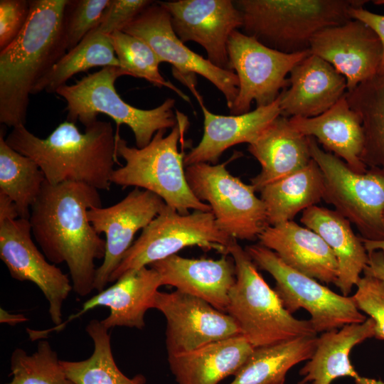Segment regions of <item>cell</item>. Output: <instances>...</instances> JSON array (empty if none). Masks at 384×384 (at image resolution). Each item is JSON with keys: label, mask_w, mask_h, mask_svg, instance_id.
<instances>
[{"label": "cell", "mask_w": 384, "mask_h": 384, "mask_svg": "<svg viewBox=\"0 0 384 384\" xmlns=\"http://www.w3.org/2000/svg\"><path fill=\"white\" fill-rule=\"evenodd\" d=\"M228 53L230 69L235 71L239 82L237 97L230 109L232 115L250 112L254 101L257 107L274 102L289 86L287 75L310 54L272 49L238 30L229 37Z\"/></svg>", "instance_id": "cell-13"}, {"label": "cell", "mask_w": 384, "mask_h": 384, "mask_svg": "<svg viewBox=\"0 0 384 384\" xmlns=\"http://www.w3.org/2000/svg\"><path fill=\"white\" fill-rule=\"evenodd\" d=\"M365 0H238L243 33L278 51H309L320 31L351 19Z\"/></svg>", "instance_id": "cell-5"}, {"label": "cell", "mask_w": 384, "mask_h": 384, "mask_svg": "<svg viewBox=\"0 0 384 384\" xmlns=\"http://www.w3.org/2000/svg\"><path fill=\"white\" fill-rule=\"evenodd\" d=\"M6 142L18 153L33 160L48 183L80 182L108 191L117 162L115 135L110 122L97 120L79 131L75 123L60 124L45 139L30 132L25 125L12 129Z\"/></svg>", "instance_id": "cell-3"}, {"label": "cell", "mask_w": 384, "mask_h": 384, "mask_svg": "<svg viewBox=\"0 0 384 384\" xmlns=\"http://www.w3.org/2000/svg\"><path fill=\"white\" fill-rule=\"evenodd\" d=\"M85 331L93 343V351L87 359L60 360L66 375L75 384H145L146 378L137 374L129 378L117 367L112 353L111 336L101 320L92 319Z\"/></svg>", "instance_id": "cell-33"}, {"label": "cell", "mask_w": 384, "mask_h": 384, "mask_svg": "<svg viewBox=\"0 0 384 384\" xmlns=\"http://www.w3.org/2000/svg\"><path fill=\"white\" fill-rule=\"evenodd\" d=\"M309 53L331 64L345 78L347 91H351L378 74L383 47L373 29L351 18L315 34Z\"/></svg>", "instance_id": "cell-18"}, {"label": "cell", "mask_w": 384, "mask_h": 384, "mask_svg": "<svg viewBox=\"0 0 384 384\" xmlns=\"http://www.w3.org/2000/svg\"><path fill=\"white\" fill-rule=\"evenodd\" d=\"M306 384H311V383H306Z\"/></svg>", "instance_id": "cell-48"}, {"label": "cell", "mask_w": 384, "mask_h": 384, "mask_svg": "<svg viewBox=\"0 0 384 384\" xmlns=\"http://www.w3.org/2000/svg\"><path fill=\"white\" fill-rule=\"evenodd\" d=\"M98 191L80 182L52 185L46 180L28 219L43 255L54 265L66 264L73 290L80 297L95 289V262L105 254V240L87 215L90 208L102 207Z\"/></svg>", "instance_id": "cell-1"}, {"label": "cell", "mask_w": 384, "mask_h": 384, "mask_svg": "<svg viewBox=\"0 0 384 384\" xmlns=\"http://www.w3.org/2000/svg\"><path fill=\"white\" fill-rule=\"evenodd\" d=\"M309 138L294 129L288 117L273 120L247 148L261 166L251 179L255 191L306 166L312 159Z\"/></svg>", "instance_id": "cell-24"}, {"label": "cell", "mask_w": 384, "mask_h": 384, "mask_svg": "<svg viewBox=\"0 0 384 384\" xmlns=\"http://www.w3.org/2000/svg\"><path fill=\"white\" fill-rule=\"evenodd\" d=\"M30 13V1H0V50L9 46L26 25Z\"/></svg>", "instance_id": "cell-39"}, {"label": "cell", "mask_w": 384, "mask_h": 384, "mask_svg": "<svg viewBox=\"0 0 384 384\" xmlns=\"http://www.w3.org/2000/svg\"><path fill=\"white\" fill-rule=\"evenodd\" d=\"M111 40L119 68L125 75L143 78L159 87L169 88L190 102L186 94L161 75L159 69L161 61L146 42L122 31L112 33Z\"/></svg>", "instance_id": "cell-35"}, {"label": "cell", "mask_w": 384, "mask_h": 384, "mask_svg": "<svg viewBox=\"0 0 384 384\" xmlns=\"http://www.w3.org/2000/svg\"><path fill=\"white\" fill-rule=\"evenodd\" d=\"M28 319L22 314H11L4 309H0V322L14 326L27 321Z\"/></svg>", "instance_id": "cell-44"}, {"label": "cell", "mask_w": 384, "mask_h": 384, "mask_svg": "<svg viewBox=\"0 0 384 384\" xmlns=\"http://www.w3.org/2000/svg\"><path fill=\"white\" fill-rule=\"evenodd\" d=\"M279 96L272 104L238 115H219L200 104L203 114V134L198 144L186 154L184 166L216 164L228 148L253 143L266 127L281 115Z\"/></svg>", "instance_id": "cell-23"}, {"label": "cell", "mask_w": 384, "mask_h": 384, "mask_svg": "<svg viewBox=\"0 0 384 384\" xmlns=\"http://www.w3.org/2000/svg\"><path fill=\"white\" fill-rule=\"evenodd\" d=\"M245 250L257 267L274 279V289L284 309L291 314L299 309L306 310L316 334L367 319L357 308L352 296L331 291L316 279L285 264L272 250L260 243L246 246Z\"/></svg>", "instance_id": "cell-11"}, {"label": "cell", "mask_w": 384, "mask_h": 384, "mask_svg": "<svg viewBox=\"0 0 384 384\" xmlns=\"http://www.w3.org/2000/svg\"><path fill=\"white\" fill-rule=\"evenodd\" d=\"M95 67H119L111 35L96 28L52 66L36 82L31 94L55 93L74 75Z\"/></svg>", "instance_id": "cell-32"}, {"label": "cell", "mask_w": 384, "mask_h": 384, "mask_svg": "<svg viewBox=\"0 0 384 384\" xmlns=\"http://www.w3.org/2000/svg\"><path fill=\"white\" fill-rule=\"evenodd\" d=\"M122 31L143 40L161 63L172 65L174 77L190 89L199 104L203 102L196 89V74L214 85L223 94L228 108L232 107L239 88L235 73L216 67L188 48L174 33L169 14L157 1L147 6Z\"/></svg>", "instance_id": "cell-12"}, {"label": "cell", "mask_w": 384, "mask_h": 384, "mask_svg": "<svg viewBox=\"0 0 384 384\" xmlns=\"http://www.w3.org/2000/svg\"><path fill=\"white\" fill-rule=\"evenodd\" d=\"M383 220H384V213H383Z\"/></svg>", "instance_id": "cell-47"}, {"label": "cell", "mask_w": 384, "mask_h": 384, "mask_svg": "<svg viewBox=\"0 0 384 384\" xmlns=\"http://www.w3.org/2000/svg\"><path fill=\"white\" fill-rule=\"evenodd\" d=\"M166 206L158 195L134 188L122 200L106 208L88 210L95 231L105 235V254L97 268L94 288L105 289L109 279L133 244L136 233L145 228Z\"/></svg>", "instance_id": "cell-16"}, {"label": "cell", "mask_w": 384, "mask_h": 384, "mask_svg": "<svg viewBox=\"0 0 384 384\" xmlns=\"http://www.w3.org/2000/svg\"><path fill=\"white\" fill-rule=\"evenodd\" d=\"M239 156L235 152L222 164L186 166V178L194 196L210 206L222 231L236 240H254L269 226L267 210L252 186L228 171V164Z\"/></svg>", "instance_id": "cell-9"}, {"label": "cell", "mask_w": 384, "mask_h": 384, "mask_svg": "<svg viewBox=\"0 0 384 384\" xmlns=\"http://www.w3.org/2000/svg\"><path fill=\"white\" fill-rule=\"evenodd\" d=\"M228 253L235 262L236 279L229 292L226 313L254 348L317 335L309 319H298L284 309L274 289L236 239Z\"/></svg>", "instance_id": "cell-6"}, {"label": "cell", "mask_w": 384, "mask_h": 384, "mask_svg": "<svg viewBox=\"0 0 384 384\" xmlns=\"http://www.w3.org/2000/svg\"><path fill=\"white\" fill-rule=\"evenodd\" d=\"M0 258L13 279L28 281L38 287L48 303L52 322L55 326L61 324L63 305L73 290L72 282L36 247L28 219L0 223Z\"/></svg>", "instance_id": "cell-15"}, {"label": "cell", "mask_w": 384, "mask_h": 384, "mask_svg": "<svg viewBox=\"0 0 384 384\" xmlns=\"http://www.w3.org/2000/svg\"><path fill=\"white\" fill-rule=\"evenodd\" d=\"M153 2L150 0H110L96 28L110 35L122 31Z\"/></svg>", "instance_id": "cell-40"}, {"label": "cell", "mask_w": 384, "mask_h": 384, "mask_svg": "<svg viewBox=\"0 0 384 384\" xmlns=\"http://www.w3.org/2000/svg\"><path fill=\"white\" fill-rule=\"evenodd\" d=\"M345 98L361 122V161L368 169L384 171V74H377L347 91Z\"/></svg>", "instance_id": "cell-31"}, {"label": "cell", "mask_w": 384, "mask_h": 384, "mask_svg": "<svg viewBox=\"0 0 384 384\" xmlns=\"http://www.w3.org/2000/svg\"><path fill=\"white\" fill-rule=\"evenodd\" d=\"M361 240L368 253H370L375 251H381L384 253V240H370L361 238Z\"/></svg>", "instance_id": "cell-45"}, {"label": "cell", "mask_w": 384, "mask_h": 384, "mask_svg": "<svg viewBox=\"0 0 384 384\" xmlns=\"http://www.w3.org/2000/svg\"><path fill=\"white\" fill-rule=\"evenodd\" d=\"M289 87L279 95L281 115L314 117L334 105L347 92L345 78L331 64L309 54L290 71Z\"/></svg>", "instance_id": "cell-20"}, {"label": "cell", "mask_w": 384, "mask_h": 384, "mask_svg": "<svg viewBox=\"0 0 384 384\" xmlns=\"http://www.w3.org/2000/svg\"><path fill=\"white\" fill-rule=\"evenodd\" d=\"M351 16L352 18L366 23L379 37L383 47V55L378 74H384V15L373 13L363 6H358L351 9Z\"/></svg>", "instance_id": "cell-41"}, {"label": "cell", "mask_w": 384, "mask_h": 384, "mask_svg": "<svg viewBox=\"0 0 384 384\" xmlns=\"http://www.w3.org/2000/svg\"><path fill=\"white\" fill-rule=\"evenodd\" d=\"M50 343L40 339L36 351L28 355L17 348L10 358V382L6 384H75L65 373Z\"/></svg>", "instance_id": "cell-36"}, {"label": "cell", "mask_w": 384, "mask_h": 384, "mask_svg": "<svg viewBox=\"0 0 384 384\" xmlns=\"http://www.w3.org/2000/svg\"><path fill=\"white\" fill-rule=\"evenodd\" d=\"M289 120L297 132L314 137L354 172L364 174L367 171L368 168L361 159L364 142L361 122L350 107L345 95L318 116L292 117Z\"/></svg>", "instance_id": "cell-25"}, {"label": "cell", "mask_w": 384, "mask_h": 384, "mask_svg": "<svg viewBox=\"0 0 384 384\" xmlns=\"http://www.w3.org/2000/svg\"><path fill=\"white\" fill-rule=\"evenodd\" d=\"M69 0H31L28 21L0 50V122L25 125L36 82L66 53L63 18Z\"/></svg>", "instance_id": "cell-2"}, {"label": "cell", "mask_w": 384, "mask_h": 384, "mask_svg": "<svg viewBox=\"0 0 384 384\" xmlns=\"http://www.w3.org/2000/svg\"><path fill=\"white\" fill-rule=\"evenodd\" d=\"M322 172L312 159L302 169L270 183L260 191L269 225L293 220L300 211L323 200Z\"/></svg>", "instance_id": "cell-29"}, {"label": "cell", "mask_w": 384, "mask_h": 384, "mask_svg": "<svg viewBox=\"0 0 384 384\" xmlns=\"http://www.w3.org/2000/svg\"><path fill=\"white\" fill-rule=\"evenodd\" d=\"M149 267L160 275L162 285L205 300L226 312L229 292L235 282V265L232 256L220 259H191L173 255Z\"/></svg>", "instance_id": "cell-21"}, {"label": "cell", "mask_w": 384, "mask_h": 384, "mask_svg": "<svg viewBox=\"0 0 384 384\" xmlns=\"http://www.w3.org/2000/svg\"><path fill=\"white\" fill-rule=\"evenodd\" d=\"M177 123L170 133L158 131L143 148L129 146L119 134H115V153L122 158L124 166L114 169L112 183L123 188L134 186L151 191L172 209L182 215L189 210L211 212L210 206L198 200L191 191L186 178L183 149L178 143L184 139L188 128L187 117L176 112Z\"/></svg>", "instance_id": "cell-4"}, {"label": "cell", "mask_w": 384, "mask_h": 384, "mask_svg": "<svg viewBox=\"0 0 384 384\" xmlns=\"http://www.w3.org/2000/svg\"><path fill=\"white\" fill-rule=\"evenodd\" d=\"M352 296L357 308L375 323V336L384 341V280L363 272Z\"/></svg>", "instance_id": "cell-38"}, {"label": "cell", "mask_w": 384, "mask_h": 384, "mask_svg": "<svg viewBox=\"0 0 384 384\" xmlns=\"http://www.w3.org/2000/svg\"><path fill=\"white\" fill-rule=\"evenodd\" d=\"M369 260L363 272L384 280V253L375 251L368 253Z\"/></svg>", "instance_id": "cell-42"}, {"label": "cell", "mask_w": 384, "mask_h": 384, "mask_svg": "<svg viewBox=\"0 0 384 384\" xmlns=\"http://www.w3.org/2000/svg\"><path fill=\"white\" fill-rule=\"evenodd\" d=\"M375 336V323L368 318L362 323L325 331L317 337L316 349L301 368L299 384H331L340 377H351L358 383L363 377L355 370L349 354L355 346Z\"/></svg>", "instance_id": "cell-28"}, {"label": "cell", "mask_w": 384, "mask_h": 384, "mask_svg": "<svg viewBox=\"0 0 384 384\" xmlns=\"http://www.w3.org/2000/svg\"><path fill=\"white\" fill-rule=\"evenodd\" d=\"M253 348L242 335H238L188 353L168 356V362L178 384H218L235 375Z\"/></svg>", "instance_id": "cell-27"}, {"label": "cell", "mask_w": 384, "mask_h": 384, "mask_svg": "<svg viewBox=\"0 0 384 384\" xmlns=\"http://www.w3.org/2000/svg\"><path fill=\"white\" fill-rule=\"evenodd\" d=\"M317 336L255 347L229 384H284L287 372L313 355Z\"/></svg>", "instance_id": "cell-30"}, {"label": "cell", "mask_w": 384, "mask_h": 384, "mask_svg": "<svg viewBox=\"0 0 384 384\" xmlns=\"http://www.w3.org/2000/svg\"><path fill=\"white\" fill-rule=\"evenodd\" d=\"M110 0L68 1L63 18V34L67 52L100 23Z\"/></svg>", "instance_id": "cell-37"}, {"label": "cell", "mask_w": 384, "mask_h": 384, "mask_svg": "<svg viewBox=\"0 0 384 384\" xmlns=\"http://www.w3.org/2000/svg\"><path fill=\"white\" fill-rule=\"evenodd\" d=\"M309 137L311 158L324 178L323 200L353 223L361 238L384 240V171L371 168L364 174L356 173Z\"/></svg>", "instance_id": "cell-10"}, {"label": "cell", "mask_w": 384, "mask_h": 384, "mask_svg": "<svg viewBox=\"0 0 384 384\" xmlns=\"http://www.w3.org/2000/svg\"><path fill=\"white\" fill-rule=\"evenodd\" d=\"M122 75L125 74L119 67L102 68L73 85L60 87L55 93L67 103V121H79L87 127L97 120L99 114H105L118 126L127 125L134 134L136 147L143 148L158 131L176 125L175 100L168 98L151 110L137 108L124 102L115 90L114 82Z\"/></svg>", "instance_id": "cell-7"}, {"label": "cell", "mask_w": 384, "mask_h": 384, "mask_svg": "<svg viewBox=\"0 0 384 384\" xmlns=\"http://www.w3.org/2000/svg\"><path fill=\"white\" fill-rule=\"evenodd\" d=\"M153 309L161 311L166 320L168 356L188 353L213 342L242 335L237 322L228 313L178 290L158 291Z\"/></svg>", "instance_id": "cell-14"}, {"label": "cell", "mask_w": 384, "mask_h": 384, "mask_svg": "<svg viewBox=\"0 0 384 384\" xmlns=\"http://www.w3.org/2000/svg\"><path fill=\"white\" fill-rule=\"evenodd\" d=\"M18 218V210L14 202L7 196L0 193V223Z\"/></svg>", "instance_id": "cell-43"}, {"label": "cell", "mask_w": 384, "mask_h": 384, "mask_svg": "<svg viewBox=\"0 0 384 384\" xmlns=\"http://www.w3.org/2000/svg\"><path fill=\"white\" fill-rule=\"evenodd\" d=\"M234 239L218 227L212 212L193 210L182 215L166 205L142 230L111 274L109 282L117 281L129 270L147 267L189 246L229 255L228 249Z\"/></svg>", "instance_id": "cell-8"}, {"label": "cell", "mask_w": 384, "mask_h": 384, "mask_svg": "<svg viewBox=\"0 0 384 384\" xmlns=\"http://www.w3.org/2000/svg\"><path fill=\"white\" fill-rule=\"evenodd\" d=\"M115 282L87 299L77 314L46 332L59 331L69 321L98 306L110 309V314L101 320L108 330L116 326L142 329L145 326V314L153 308L156 294L162 285L159 274L150 267H143L126 272Z\"/></svg>", "instance_id": "cell-19"}, {"label": "cell", "mask_w": 384, "mask_h": 384, "mask_svg": "<svg viewBox=\"0 0 384 384\" xmlns=\"http://www.w3.org/2000/svg\"><path fill=\"white\" fill-rule=\"evenodd\" d=\"M374 4L376 5H383L384 4V0H376L373 1Z\"/></svg>", "instance_id": "cell-46"}, {"label": "cell", "mask_w": 384, "mask_h": 384, "mask_svg": "<svg viewBox=\"0 0 384 384\" xmlns=\"http://www.w3.org/2000/svg\"><path fill=\"white\" fill-rule=\"evenodd\" d=\"M258 239L260 245L274 252L292 268L322 283L336 285V257L313 230L290 220L267 226Z\"/></svg>", "instance_id": "cell-22"}, {"label": "cell", "mask_w": 384, "mask_h": 384, "mask_svg": "<svg viewBox=\"0 0 384 384\" xmlns=\"http://www.w3.org/2000/svg\"><path fill=\"white\" fill-rule=\"evenodd\" d=\"M169 14L173 30L184 43L193 41L206 51L208 60L231 70L228 41L242 26V16L234 1L176 0L157 1Z\"/></svg>", "instance_id": "cell-17"}, {"label": "cell", "mask_w": 384, "mask_h": 384, "mask_svg": "<svg viewBox=\"0 0 384 384\" xmlns=\"http://www.w3.org/2000/svg\"><path fill=\"white\" fill-rule=\"evenodd\" d=\"M301 223L318 234L334 252L338 265L336 285L344 296L356 286L368 264L369 257L351 223L335 210L311 206L302 211Z\"/></svg>", "instance_id": "cell-26"}, {"label": "cell", "mask_w": 384, "mask_h": 384, "mask_svg": "<svg viewBox=\"0 0 384 384\" xmlns=\"http://www.w3.org/2000/svg\"><path fill=\"white\" fill-rule=\"evenodd\" d=\"M46 181L44 174L31 158L12 149L0 134V193L16 206L20 218L29 219L31 208Z\"/></svg>", "instance_id": "cell-34"}]
</instances>
